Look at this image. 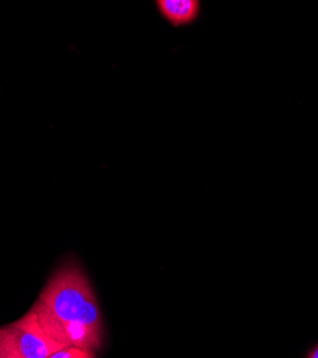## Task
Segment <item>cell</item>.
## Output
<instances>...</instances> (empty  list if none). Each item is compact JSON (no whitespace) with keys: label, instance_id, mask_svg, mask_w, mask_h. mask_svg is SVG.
Listing matches in <instances>:
<instances>
[{"label":"cell","instance_id":"3957f363","mask_svg":"<svg viewBox=\"0 0 318 358\" xmlns=\"http://www.w3.org/2000/svg\"><path fill=\"white\" fill-rule=\"evenodd\" d=\"M155 5L162 17L175 27L195 22L201 12L199 0H158Z\"/></svg>","mask_w":318,"mask_h":358},{"label":"cell","instance_id":"7a4b0ae2","mask_svg":"<svg viewBox=\"0 0 318 358\" xmlns=\"http://www.w3.org/2000/svg\"><path fill=\"white\" fill-rule=\"evenodd\" d=\"M5 331L19 358H49L65 348L45 333L32 310L17 321L5 325Z\"/></svg>","mask_w":318,"mask_h":358},{"label":"cell","instance_id":"277c9868","mask_svg":"<svg viewBox=\"0 0 318 358\" xmlns=\"http://www.w3.org/2000/svg\"><path fill=\"white\" fill-rule=\"evenodd\" d=\"M49 358H96V352L82 350V348H75V347H68V348L56 351Z\"/></svg>","mask_w":318,"mask_h":358},{"label":"cell","instance_id":"8992f818","mask_svg":"<svg viewBox=\"0 0 318 358\" xmlns=\"http://www.w3.org/2000/svg\"><path fill=\"white\" fill-rule=\"evenodd\" d=\"M307 358H318V344L310 351V354H308Z\"/></svg>","mask_w":318,"mask_h":358},{"label":"cell","instance_id":"5b68a950","mask_svg":"<svg viewBox=\"0 0 318 358\" xmlns=\"http://www.w3.org/2000/svg\"><path fill=\"white\" fill-rule=\"evenodd\" d=\"M0 358H19L8 338L5 327H0Z\"/></svg>","mask_w":318,"mask_h":358},{"label":"cell","instance_id":"6da1fadb","mask_svg":"<svg viewBox=\"0 0 318 358\" xmlns=\"http://www.w3.org/2000/svg\"><path fill=\"white\" fill-rule=\"evenodd\" d=\"M45 333L65 348L98 351L103 322L98 298L82 268L66 262L57 270L31 308Z\"/></svg>","mask_w":318,"mask_h":358}]
</instances>
